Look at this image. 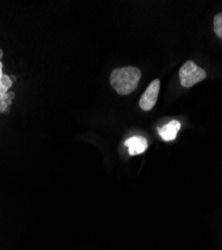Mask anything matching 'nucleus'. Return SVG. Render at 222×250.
<instances>
[{"mask_svg":"<svg viewBox=\"0 0 222 250\" xmlns=\"http://www.w3.org/2000/svg\"><path fill=\"white\" fill-rule=\"evenodd\" d=\"M140 78L141 71L137 67H120L111 72L110 83L119 95H128L137 88Z\"/></svg>","mask_w":222,"mask_h":250,"instance_id":"1","label":"nucleus"},{"mask_svg":"<svg viewBox=\"0 0 222 250\" xmlns=\"http://www.w3.org/2000/svg\"><path fill=\"white\" fill-rule=\"evenodd\" d=\"M207 74L204 69L196 65L192 60L186 61L179 69L180 83L183 87H191L206 78Z\"/></svg>","mask_w":222,"mask_h":250,"instance_id":"2","label":"nucleus"},{"mask_svg":"<svg viewBox=\"0 0 222 250\" xmlns=\"http://www.w3.org/2000/svg\"><path fill=\"white\" fill-rule=\"evenodd\" d=\"M159 89H160V80L154 79L148 85V87L146 88V90L144 91V93L142 94V96H141L139 100V106L141 109L144 111H149L154 107L158 98Z\"/></svg>","mask_w":222,"mask_h":250,"instance_id":"3","label":"nucleus"},{"mask_svg":"<svg viewBox=\"0 0 222 250\" xmlns=\"http://www.w3.org/2000/svg\"><path fill=\"white\" fill-rule=\"evenodd\" d=\"M125 146L128 147L130 155H138L147 149V140L142 136H133L125 141Z\"/></svg>","mask_w":222,"mask_h":250,"instance_id":"4","label":"nucleus"},{"mask_svg":"<svg viewBox=\"0 0 222 250\" xmlns=\"http://www.w3.org/2000/svg\"><path fill=\"white\" fill-rule=\"evenodd\" d=\"M180 127H181L180 122L173 120V121H170L169 123L165 124L163 127L158 129V133L164 141H171V140L175 139Z\"/></svg>","mask_w":222,"mask_h":250,"instance_id":"5","label":"nucleus"},{"mask_svg":"<svg viewBox=\"0 0 222 250\" xmlns=\"http://www.w3.org/2000/svg\"><path fill=\"white\" fill-rule=\"evenodd\" d=\"M12 85V81L9 77L2 73V63L0 62V95L3 94Z\"/></svg>","mask_w":222,"mask_h":250,"instance_id":"6","label":"nucleus"},{"mask_svg":"<svg viewBox=\"0 0 222 250\" xmlns=\"http://www.w3.org/2000/svg\"><path fill=\"white\" fill-rule=\"evenodd\" d=\"M214 33L222 39V12L218 13L214 17Z\"/></svg>","mask_w":222,"mask_h":250,"instance_id":"7","label":"nucleus"},{"mask_svg":"<svg viewBox=\"0 0 222 250\" xmlns=\"http://www.w3.org/2000/svg\"><path fill=\"white\" fill-rule=\"evenodd\" d=\"M2 55H3V53H2V50H1V49H0V59H1Z\"/></svg>","mask_w":222,"mask_h":250,"instance_id":"8","label":"nucleus"}]
</instances>
